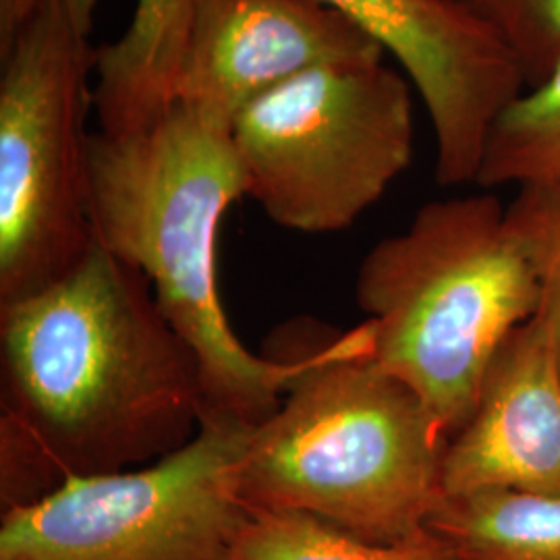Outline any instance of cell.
I'll list each match as a JSON object with an SVG mask.
<instances>
[{"mask_svg": "<svg viewBox=\"0 0 560 560\" xmlns=\"http://www.w3.org/2000/svg\"><path fill=\"white\" fill-rule=\"evenodd\" d=\"M196 351L150 280L98 241L65 277L0 305V502L164 459L200 432Z\"/></svg>", "mask_w": 560, "mask_h": 560, "instance_id": "cell-1", "label": "cell"}, {"mask_svg": "<svg viewBox=\"0 0 560 560\" xmlns=\"http://www.w3.org/2000/svg\"><path fill=\"white\" fill-rule=\"evenodd\" d=\"M293 361L279 409L235 465L249 513H303L376 544L425 532L446 439L423 400L372 360L363 326L287 322L268 340Z\"/></svg>", "mask_w": 560, "mask_h": 560, "instance_id": "cell-2", "label": "cell"}, {"mask_svg": "<svg viewBox=\"0 0 560 560\" xmlns=\"http://www.w3.org/2000/svg\"><path fill=\"white\" fill-rule=\"evenodd\" d=\"M247 180L231 131L175 104L129 133L88 143L94 240L140 270L166 320L200 361L206 411L258 425L279 409L293 361L252 353L231 328L217 282V237Z\"/></svg>", "mask_w": 560, "mask_h": 560, "instance_id": "cell-3", "label": "cell"}, {"mask_svg": "<svg viewBox=\"0 0 560 560\" xmlns=\"http://www.w3.org/2000/svg\"><path fill=\"white\" fill-rule=\"evenodd\" d=\"M355 301L368 351L405 382L451 441L502 342L538 312L529 245L492 194L421 206L361 260Z\"/></svg>", "mask_w": 560, "mask_h": 560, "instance_id": "cell-4", "label": "cell"}, {"mask_svg": "<svg viewBox=\"0 0 560 560\" xmlns=\"http://www.w3.org/2000/svg\"><path fill=\"white\" fill-rule=\"evenodd\" d=\"M411 81L384 60L326 65L280 83L231 127L247 196L282 229H349L413 159Z\"/></svg>", "mask_w": 560, "mask_h": 560, "instance_id": "cell-5", "label": "cell"}, {"mask_svg": "<svg viewBox=\"0 0 560 560\" xmlns=\"http://www.w3.org/2000/svg\"><path fill=\"white\" fill-rule=\"evenodd\" d=\"M46 0L0 57V305L65 277L94 240L85 119L98 48Z\"/></svg>", "mask_w": 560, "mask_h": 560, "instance_id": "cell-6", "label": "cell"}, {"mask_svg": "<svg viewBox=\"0 0 560 560\" xmlns=\"http://www.w3.org/2000/svg\"><path fill=\"white\" fill-rule=\"evenodd\" d=\"M254 425L206 411L200 432L150 465L62 481L0 517V560H231L252 513L235 465Z\"/></svg>", "mask_w": 560, "mask_h": 560, "instance_id": "cell-7", "label": "cell"}, {"mask_svg": "<svg viewBox=\"0 0 560 560\" xmlns=\"http://www.w3.org/2000/svg\"><path fill=\"white\" fill-rule=\"evenodd\" d=\"M390 52L420 92L442 187L476 183L492 122L527 88L497 32L457 0H320Z\"/></svg>", "mask_w": 560, "mask_h": 560, "instance_id": "cell-8", "label": "cell"}, {"mask_svg": "<svg viewBox=\"0 0 560 560\" xmlns=\"http://www.w3.org/2000/svg\"><path fill=\"white\" fill-rule=\"evenodd\" d=\"M384 48L320 0H194L177 104L219 129L266 92Z\"/></svg>", "mask_w": 560, "mask_h": 560, "instance_id": "cell-9", "label": "cell"}, {"mask_svg": "<svg viewBox=\"0 0 560 560\" xmlns=\"http://www.w3.org/2000/svg\"><path fill=\"white\" fill-rule=\"evenodd\" d=\"M501 490L560 497V363L536 318L502 342L442 455V494Z\"/></svg>", "mask_w": 560, "mask_h": 560, "instance_id": "cell-10", "label": "cell"}, {"mask_svg": "<svg viewBox=\"0 0 560 560\" xmlns=\"http://www.w3.org/2000/svg\"><path fill=\"white\" fill-rule=\"evenodd\" d=\"M191 7L194 0H138L125 34L98 48L94 108L101 131H140L177 104Z\"/></svg>", "mask_w": 560, "mask_h": 560, "instance_id": "cell-11", "label": "cell"}, {"mask_svg": "<svg viewBox=\"0 0 560 560\" xmlns=\"http://www.w3.org/2000/svg\"><path fill=\"white\" fill-rule=\"evenodd\" d=\"M425 529L451 560H560V497L442 494Z\"/></svg>", "mask_w": 560, "mask_h": 560, "instance_id": "cell-12", "label": "cell"}, {"mask_svg": "<svg viewBox=\"0 0 560 560\" xmlns=\"http://www.w3.org/2000/svg\"><path fill=\"white\" fill-rule=\"evenodd\" d=\"M476 185L560 187V59L492 122Z\"/></svg>", "mask_w": 560, "mask_h": 560, "instance_id": "cell-13", "label": "cell"}, {"mask_svg": "<svg viewBox=\"0 0 560 560\" xmlns=\"http://www.w3.org/2000/svg\"><path fill=\"white\" fill-rule=\"evenodd\" d=\"M231 560H451L428 529L402 544H376L303 513H252Z\"/></svg>", "mask_w": 560, "mask_h": 560, "instance_id": "cell-14", "label": "cell"}, {"mask_svg": "<svg viewBox=\"0 0 560 560\" xmlns=\"http://www.w3.org/2000/svg\"><path fill=\"white\" fill-rule=\"evenodd\" d=\"M490 25L536 85L560 59V0H457Z\"/></svg>", "mask_w": 560, "mask_h": 560, "instance_id": "cell-15", "label": "cell"}, {"mask_svg": "<svg viewBox=\"0 0 560 560\" xmlns=\"http://www.w3.org/2000/svg\"><path fill=\"white\" fill-rule=\"evenodd\" d=\"M529 245L538 272L540 322L560 363V187H521L506 206Z\"/></svg>", "mask_w": 560, "mask_h": 560, "instance_id": "cell-16", "label": "cell"}, {"mask_svg": "<svg viewBox=\"0 0 560 560\" xmlns=\"http://www.w3.org/2000/svg\"><path fill=\"white\" fill-rule=\"evenodd\" d=\"M46 0H0V57H4L21 32L38 18Z\"/></svg>", "mask_w": 560, "mask_h": 560, "instance_id": "cell-17", "label": "cell"}, {"mask_svg": "<svg viewBox=\"0 0 560 560\" xmlns=\"http://www.w3.org/2000/svg\"><path fill=\"white\" fill-rule=\"evenodd\" d=\"M67 4L71 9L75 23L90 36L94 27V13H96L98 0H67Z\"/></svg>", "mask_w": 560, "mask_h": 560, "instance_id": "cell-18", "label": "cell"}]
</instances>
